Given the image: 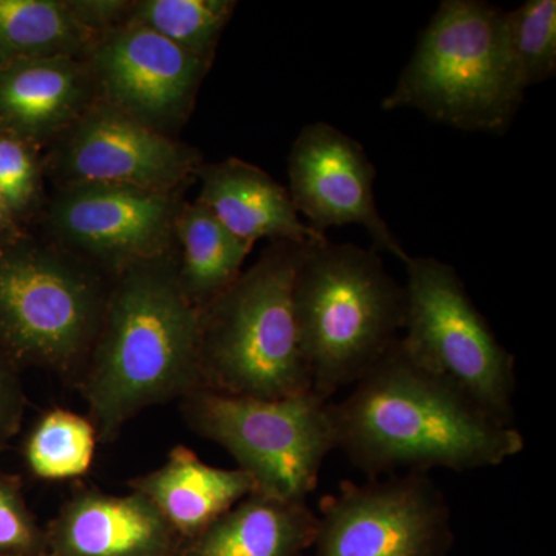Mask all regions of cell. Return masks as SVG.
<instances>
[{"mask_svg": "<svg viewBox=\"0 0 556 556\" xmlns=\"http://www.w3.org/2000/svg\"><path fill=\"white\" fill-rule=\"evenodd\" d=\"M97 441L90 419L68 409H51L33 428L25 444V459L40 479L68 481L90 470Z\"/></svg>", "mask_w": 556, "mask_h": 556, "instance_id": "21", "label": "cell"}, {"mask_svg": "<svg viewBox=\"0 0 556 556\" xmlns=\"http://www.w3.org/2000/svg\"><path fill=\"white\" fill-rule=\"evenodd\" d=\"M86 79L68 56L0 67V126L21 139L43 138L78 115Z\"/></svg>", "mask_w": 556, "mask_h": 556, "instance_id": "18", "label": "cell"}, {"mask_svg": "<svg viewBox=\"0 0 556 556\" xmlns=\"http://www.w3.org/2000/svg\"><path fill=\"white\" fill-rule=\"evenodd\" d=\"M233 9L230 0H142L131 3L129 21L207 61Z\"/></svg>", "mask_w": 556, "mask_h": 556, "instance_id": "22", "label": "cell"}, {"mask_svg": "<svg viewBox=\"0 0 556 556\" xmlns=\"http://www.w3.org/2000/svg\"><path fill=\"white\" fill-rule=\"evenodd\" d=\"M11 217H13V215H11L9 207L5 206L2 197H0V233L5 232V230L10 228Z\"/></svg>", "mask_w": 556, "mask_h": 556, "instance_id": "28", "label": "cell"}, {"mask_svg": "<svg viewBox=\"0 0 556 556\" xmlns=\"http://www.w3.org/2000/svg\"><path fill=\"white\" fill-rule=\"evenodd\" d=\"M197 203L237 240L254 248L262 239L308 244L327 240L300 219L291 195L266 172L230 159L201 170Z\"/></svg>", "mask_w": 556, "mask_h": 556, "instance_id": "15", "label": "cell"}, {"mask_svg": "<svg viewBox=\"0 0 556 556\" xmlns=\"http://www.w3.org/2000/svg\"><path fill=\"white\" fill-rule=\"evenodd\" d=\"M453 541L444 493L427 473L407 471L367 484L343 481L321 497L306 556H445Z\"/></svg>", "mask_w": 556, "mask_h": 556, "instance_id": "8", "label": "cell"}, {"mask_svg": "<svg viewBox=\"0 0 556 556\" xmlns=\"http://www.w3.org/2000/svg\"><path fill=\"white\" fill-rule=\"evenodd\" d=\"M329 413L336 448L369 479L399 470L497 467L526 445L517 428L413 362L401 339L342 402H329Z\"/></svg>", "mask_w": 556, "mask_h": 556, "instance_id": "1", "label": "cell"}, {"mask_svg": "<svg viewBox=\"0 0 556 556\" xmlns=\"http://www.w3.org/2000/svg\"><path fill=\"white\" fill-rule=\"evenodd\" d=\"M38 181V163L27 142L9 131H0V197L11 215L30 206Z\"/></svg>", "mask_w": 556, "mask_h": 556, "instance_id": "25", "label": "cell"}, {"mask_svg": "<svg viewBox=\"0 0 556 556\" xmlns=\"http://www.w3.org/2000/svg\"><path fill=\"white\" fill-rule=\"evenodd\" d=\"M54 229L93 257L127 266L159 258L174 223L169 193L73 182L51 211Z\"/></svg>", "mask_w": 556, "mask_h": 556, "instance_id": "11", "label": "cell"}, {"mask_svg": "<svg viewBox=\"0 0 556 556\" xmlns=\"http://www.w3.org/2000/svg\"><path fill=\"white\" fill-rule=\"evenodd\" d=\"M193 156L137 118L102 109L79 121L64 150L73 182L169 192L192 169Z\"/></svg>", "mask_w": 556, "mask_h": 556, "instance_id": "13", "label": "cell"}, {"mask_svg": "<svg viewBox=\"0 0 556 556\" xmlns=\"http://www.w3.org/2000/svg\"><path fill=\"white\" fill-rule=\"evenodd\" d=\"M375 179L376 167L365 149L331 124H309L292 144L289 195L309 228L325 236L336 226H362L375 251L407 263V251L378 211Z\"/></svg>", "mask_w": 556, "mask_h": 556, "instance_id": "10", "label": "cell"}, {"mask_svg": "<svg viewBox=\"0 0 556 556\" xmlns=\"http://www.w3.org/2000/svg\"><path fill=\"white\" fill-rule=\"evenodd\" d=\"M329 402L313 391L258 399L201 388L182 399V413L200 437L228 450L260 495L306 503L336 450Z\"/></svg>", "mask_w": 556, "mask_h": 556, "instance_id": "6", "label": "cell"}, {"mask_svg": "<svg viewBox=\"0 0 556 556\" xmlns=\"http://www.w3.org/2000/svg\"><path fill=\"white\" fill-rule=\"evenodd\" d=\"M294 314L311 391L329 401L401 339L407 292L375 249L313 241L295 273Z\"/></svg>", "mask_w": 556, "mask_h": 556, "instance_id": "3", "label": "cell"}, {"mask_svg": "<svg viewBox=\"0 0 556 556\" xmlns=\"http://www.w3.org/2000/svg\"><path fill=\"white\" fill-rule=\"evenodd\" d=\"M305 244L276 241L201 317L204 390L281 399L311 391L294 314V280Z\"/></svg>", "mask_w": 556, "mask_h": 556, "instance_id": "5", "label": "cell"}, {"mask_svg": "<svg viewBox=\"0 0 556 556\" xmlns=\"http://www.w3.org/2000/svg\"><path fill=\"white\" fill-rule=\"evenodd\" d=\"M508 49L526 89L555 78L556 2L527 0L506 11Z\"/></svg>", "mask_w": 556, "mask_h": 556, "instance_id": "23", "label": "cell"}, {"mask_svg": "<svg viewBox=\"0 0 556 556\" xmlns=\"http://www.w3.org/2000/svg\"><path fill=\"white\" fill-rule=\"evenodd\" d=\"M526 90L508 49L506 11L481 0H444L380 108L415 109L455 129L501 135Z\"/></svg>", "mask_w": 556, "mask_h": 556, "instance_id": "4", "label": "cell"}, {"mask_svg": "<svg viewBox=\"0 0 556 556\" xmlns=\"http://www.w3.org/2000/svg\"><path fill=\"white\" fill-rule=\"evenodd\" d=\"M201 317L166 263L153 258L124 268L83 380L98 441H112L146 408L203 388Z\"/></svg>", "mask_w": 556, "mask_h": 556, "instance_id": "2", "label": "cell"}, {"mask_svg": "<svg viewBox=\"0 0 556 556\" xmlns=\"http://www.w3.org/2000/svg\"><path fill=\"white\" fill-rule=\"evenodd\" d=\"M131 492L148 497L182 543L203 533L244 497L257 493L254 479L240 468L203 463L193 450L172 448L156 470L131 479Z\"/></svg>", "mask_w": 556, "mask_h": 556, "instance_id": "16", "label": "cell"}, {"mask_svg": "<svg viewBox=\"0 0 556 556\" xmlns=\"http://www.w3.org/2000/svg\"><path fill=\"white\" fill-rule=\"evenodd\" d=\"M75 20L79 22L84 30L93 31L104 30L113 27L115 22L123 17L124 11L131 9V3L118 2V0H83V2H67Z\"/></svg>", "mask_w": 556, "mask_h": 556, "instance_id": "26", "label": "cell"}, {"mask_svg": "<svg viewBox=\"0 0 556 556\" xmlns=\"http://www.w3.org/2000/svg\"><path fill=\"white\" fill-rule=\"evenodd\" d=\"M49 556H177L182 541L148 497L75 493L47 526Z\"/></svg>", "mask_w": 556, "mask_h": 556, "instance_id": "14", "label": "cell"}, {"mask_svg": "<svg viewBox=\"0 0 556 556\" xmlns=\"http://www.w3.org/2000/svg\"><path fill=\"white\" fill-rule=\"evenodd\" d=\"M0 554L16 556L47 555L46 529L38 522L20 485L0 473Z\"/></svg>", "mask_w": 556, "mask_h": 556, "instance_id": "24", "label": "cell"}, {"mask_svg": "<svg viewBox=\"0 0 556 556\" xmlns=\"http://www.w3.org/2000/svg\"><path fill=\"white\" fill-rule=\"evenodd\" d=\"M100 291L86 274L40 252L0 257V339L14 356L67 372L100 331Z\"/></svg>", "mask_w": 556, "mask_h": 556, "instance_id": "9", "label": "cell"}, {"mask_svg": "<svg viewBox=\"0 0 556 556\" xmlns=\"http://www.w3.org/2000/svg\"><path fill=\"white\" fill-rule=\"evenodd\" d=\"M316 532L308 504L252 493L182 543L177 556H306Z\"/></svg>", "mask_w": 556, "mask_h": 556, "instance_id": "17", "label": "cell"}, {"mask_svg": "<svg viewBox=\"0 0 556 556\" xmlns=\"http://www.w3.org/2000/svg\"><path fill=\"white\" fill-rule=\"evenodd\" d=\"M175 225L182 248L179 283L190 302L204 311L240 277L252 248L237 240L199 203L186 207Z\"/></svg>", "mask_w": 556, "mask_h": 556, "instance_id": "19", "label": "cell"}, {"mask_svg": "<svg viewBox=\"0 0 556 556\" xmlns=\"http://www.w3.org/2000/svg\"><path fill=\"white\" fill-rule=\"evenodd\" d=\"M402 350L419 367L447 379L500 422L514 426L515 356L468 298L453 266L409 257Z\"/></svg>", "mask_w": 556, "mask_h": 556, "instance_id": "7", "label": "cell"}, {"mask_svg": "<svg viewBox=\"0 0 556 556\" xmlns=\"http://www.w3.org/2000/svg\"><path fill=\"white\" fill-rule=\"evenodd\" d=\"M89 38L67 2L0 0V67L17 61L73 58Z\"/></svg>", "mask_w": 556, "mask_h": 556, "instance_id": "20", "label": "cell"}, {"mask_svg": "<svg viewBox=\"0 0 556 556\" xmlns=\"http://www.w3.org/2000/svg\"><path fill=\"white\" fill-rule=\"evenodd\" d=\"M204 68L206 61L131 21L110 33L94 53L109 100L149 126L188 108Z\"/></svg>", "mask_w": 556, "mask_h": 556, "instance_id": "12", "label": "cell"}, {"mask_svg": "<svg viewBox=\"0 0 556 556\" xmlns=\"http://www.w3.org/2000/svg\"><path fill=\"white\" fill-rule=\"evenodd\" d=\"M0 556H16V555H3V554H0ZM39 556H49V555H39Z\"/></svg>", "mask_w": 556, "mask_h": 556, "instance_id": "29", "label": "cell"}, {"mask_svg": "<svg viewBox=\"0 0 556 556\" xmlns=\"http://www.w3.org/2000/svg\"><path fill=\"white\" fill-rule=\"evenodd\" d=\"M20 393L9 369L0 358V444L10 437L20 420Z\"/></svg>", "mask_w": 556, "mask_h": 556, "instance_id": "27", "label": "cell"}]
</instances>
